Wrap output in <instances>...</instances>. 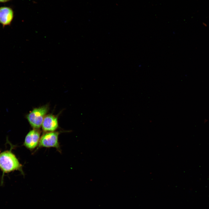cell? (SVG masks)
I'll list each match as a JSON object with an SVG mask.
<instances>
[{
	"instance_id": "cell-5",
	"label": "cell",
	"mask_w": 209,
	"mask_h": 209,
	"mask_svg": "<svg viewBox=\"0 0 209 209\" xmlns=\"http://www.w3.org/2000/svg\"><path fill=\"white\" fill-rule=\"evenodd\" d=\"M42 126L44 131H54L58 127L57 118L52 114L46 115L43 120Z\"/></svg>"
},
{
	"instance_id": "cell-7",
	"label": "cell",
	"mask_w": 209,
	"mask_h": 209,
	"mask_svg": "<svg viewBox=\"0 0 209 209\" xmlns=\"http://www.w3.org/2000/svg\"><path fill=\"white\" fill-rule=\"evenodd\" d=\"M9 0H0V2H5L9 1Z\"/></svg>"
},
{
	"instance_id": "cell-4",
	"label": "cell",
	"mask_w": 209,
	"mask_h": 209,
	"mask_svg": "<svg viewBox=\"0 0 209 209\" xmlns=\"http://www.w3.org/2000/svg\"><path fill=\"white\" fill-rule=\"evenodd\" d=\"M40 134V132L37 129L30 131L25 137L24 145L30 150L34 149L39 144Z\"/></svg>"
},
{
	"instance_id": "cell-2",
	"label": "cell",
	"mask_w": 209,
	"mask_h": 209,
	"mask_svg": "<svg viewBox=\"0 0 209 209\" xmlns=\"http://www.w3.org/2000/svg\"><path fill=\"white\" fill-rule=\"evenodd\" d=\"M48 110V106L46 105L34 109L26 115V119L34 129H37L41 127Z\"/></svg>"
},
{
	"instance_id": "cell-6",
	"label": "cell",
	"mask_w": 209,
	"mask_h": 209,
	"mask_svg": "<svg viewBox=\"0 0 209 209\" xmlns=\"http://www.w3.org/2000/svg\"><path fill=\"white\" fill-rule=\"evenodd\" d=\"M13 17V12L10 8L6 7L0 8V23L3 27L11 24Z\"/></svg>"
},
{
	"instance_id": "cell-1",
	"label": "cell",
	"mask_w": 209,
	"mask_h": 209,
	"mask_svg": "<svg viewBox=\"0 0 209 209\" xmlns=\"http://www.w3.org/2000/svg\"><path fill=\"white\" fill-rule=\"evenodd\" d=\"M12 146L9 150H6L0 154V169L3 172L1 184H3L4 174L15 170H18L24 174L22 165L12 151Z\"/></svg>"
},
{
	"instance_id": "cell-3",
	"label": "cell",
	"mask_w": 209,
	"mask_h": 209,
	"mask_svg": "<svg viewBox=\"0 0 209 209\" xmlns=\"http://www.w3.org/2000/svg\"><path fill=\"white\" fill-rule=\"evenodd\" d=\"M59 134V132L54 131L47 132L44 134L40 138L37 148L53 147L60 152L58 142Z\"/></svg>"
}]
</instances>
